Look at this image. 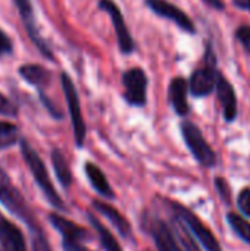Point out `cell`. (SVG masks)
Returning <instances> with one entry per match:
<instances>
[{"label":"cell","mask_w":250,"mask_h":251,"mask_svg":"<svg viewBox=\"0 0 250 251\" xmlns=\"http://www.w3.org/2000/svg\"><path fill=\"white\" fill-rule=\"evenodd\" d=\"M233 3H234L237 7H242V9H248V10H250V0H233Z\"/></svg>","instance_id":"cell-32"},{"label":"cell","mask_w":250,"mask_h":251,"mask_svg":"<svg viewBox=\"0 0 250 251\" xmlns=\"http://www.w3.org/2000/svg\"><path fill=\"white\" fill-rule=\"evenodd\" d=\"M0 115H4V116L18 115V107L9 99H6L1 93H0Z\"/></svg>","instance_id":"cell-26"},{"label":"cell","mask_w":250,"mask_h":251,"mask_svg":"<svg viewBox=\"0 0 250 251\" xmlns=\"http://www.w3.org/2000/svg\"><path fill=\"white\" fill-rule=\"evenodd\" d=\"M52 165H53L59 184L62 185V188L68 190L72 184V172H71V168L68 165L65 154L59 149H53L52 151Z\"/></svg>","instance_id":"cell-20"},{"label":"cell","mask_w":250,"mask_h":251,"mask_svg":"<svg viewBox=\"0 0 250 251\" xmlns=\"http://www.w3.org/2000/svg\"><path fill=\"white\" fill-rule=\"evenodd\" d=\"M60 84H62L63 94H65L66 104H68V110H69V115H71L75 144H77L78 149H81L84 146V140H85V124H84V118H83V113H81L78 93H77V88H75L72 79L66 74L60 75Z\"/></svg>","instance_id":"cell-5"},{"label":"cell","mask_w":250,"mask_h":251,"mask_svg":"<svg viewBox=\"0 0 250 251\" xmlns=\"http://www.w3.org/2000/svg\"><path fill=\"white\" fill-rule=\"evenodd\" d=\"M146 4L152 9L153 13L175 22L181 29L192 32V34L196 31L193 21L181 9H178L175 4H172L167 0H146Z\"/></svg>","instance_id":"cell-10"},{"label":"cell","mask_w":250,"mask_h":251,"mask_svg":"<svg viewBox=\"0 0 250 251\" xmlns=\"http://www.w3.org/2000/svg\"><path fill=\"white\" fill-rule=\"evenodd\" d=\"M19 143V129L15 124L0 121V150H6Z\"/></svg>","instance_id":"cell-23"},{"label":"cell","mask_w":250,"mask_h":251,"mask_svg":"<svg viewBox=\"0 0 250 251\" xmlns=\"http://www.w3.org/2000/svg\"><path fill=\"white\" fill-rule=\"evenodd\" d=\"M15 6L18 7V12L21 15V19L24 22V26L28 32V37L32 40V43L37 46V49L40 50V53L43 56H46L49 60H53V53L50 51V49L47 47L46 41L43 40V37L40 35V31L37 28V22H35V16H34V9L29 0H13Z\"/></svg>","instance_id":"cell-9"},{"label":"cell","mask_w":250,"mask_h":251,"mask_svg":"<svg viewBox=\"0 0 250 251\" xmlns=\"http://www.w3.org/2000/svg\"><path fill=\"white\" fill-rule=\"evenodd\" d=\"M40 99H41V101H43V104L46 106V109L49 110V113L55 118V119H62V116H63V113H62V110H59L56 106H55V103L52 101V100H49L47 97H46V94L43 93V91H40Z\"/></svg>","instance_id":"cell-27"},{"label":"cell","mask_w":250,"mask_h":251,"mask_svg":"<svg viewBox=\"0 0 250 251\" xmlns=\"http://www.w3.org/2000/svg\"><path fill=\"white\" fill-rule=\"evenodd\" d=\"M0 251H28L22 231L0 212Z\"/></svg>","instance_id":"cell-11"},{"label":"cell","mask_w":250,"mask_h":251,"mask_svg":"<svg viewBox=\"0 0 250 251\" xmlns=\"http://www.w3.org/2000/svg\"><path fill=\"white\" fill-rule=\"evenodd\" d=\"M174 232L178 238V241L181 243V246L184 247L186 251H202V249L199 247L197 241L194 240L193 234L190 232V229L174 216Z\"/></svg>","instance_id":"cell-22"},{"label":"cell","mask_w":250,"mask_h":251,"mask_svg":"<svg viewBox=\"0 0 250 251\" xmlns=\"http://www.w3.org/2000/svg\"><path fill=\"white\" fill-rule=\"evenodd\" d=\"M0 203L16 218H19L28 228L31 235V249L32 251H53L47 235L40 225L34 210L29 207L21 191L12 184L9 175L0 166Z\"/></svg>","instance_id":"cell-1"},{"label":"cell","mask_w":250,"mask_h":251,"mask_svg":"<svg viewBox=\"0 0 250 251\" xmlns=\"http://www.w3.org/2000/svg\"><path fill=\"white\" fill-rule=\"evenodd\" d=\"M21 153H22V157H24V160H25V163H27L31 175L34 176L38 188L41 190L44 199L56 210L66 212L68 209L65 206V201L60 199V196L57 194L56 188L53 187L44 162L41 160V157L38 156V153L31 147V144L27 140H21Z\"/></svg>","instance_id":"cell-2"},{"label":"cell","mask_w":250,"mask_h":251,"mask_svg":"<svg viewBox=\"0 0 250 251\" xmlns=\"http://www.w3.org/2000/svg\"><path fill=\"white\" fill-rule=\"evenodd\" d=\"M236 37L237 40L243 44V47L246 49V51L250 53V26H240L237 31H236Z\"/></svg>","instance_id":"cell-28"},{"label":"cell","mask_w":250,"mask_h":251,"mask_svg":"<svg viewBox=\"0 0 250 251\" xmlns=\"http://www.w3.org/2000/svg\"><path fill=\"white\" fill-rule=\"evenodd\" d=\"M18 74L31 85L37 87L40 91H43V88L49 87L50 85V81H52V75L50 72L40 66V65H22L19 69H18Z\"/></svg>","instance_id":"cell-17"},{"label":"cell","mask_w":250,"mask_h":251,"mask_svg":"<svg viewBox=\"0 0 250 251\" xmlns=\"http://www.w3.org/2000/svg\"><path fill=\"white\" fill-rule=\"evenodd\" d=\"M171 209L174 212V216L177 219H180L193 234V237L197 240V243L202 244V247L205 251H222L220 241L217 240V237L212 234V231L187 207H184L183 204L178 203H171Z\"/></svg>","instance_id":"cell-3"},{"label":"cell","mask_w":250,"mask_h":251,"mask_svg":"<svg viewBox=\"0 0 250 251\" xmlns=\"http://www.w3.org/2000/svg\"><path fill=\"white\" fill-rule=\"evenodd\" d=\"M205 3H208L209 6H212L214 9H218V10H222L225 7L224 1L222 0H203Z\"/></svg>","instance_id":"cell-31"},{"label":"cell","mask_w":250,"mask_h":251,"mask_svg":"<svg viewBox=\"0 0 250 251\" xmlns=\"http://www.w3.org/2000/svg\"><path fill=\"white\" fill-rule=\"evenodd\" d=\"M91 204L100 215H103L112 224V226L118 231V234L122 238H131V235H133L131 224L127 221V218L119 210H116L115 207L109 206L108 203H103L99 200H93Z\"/></svg>","instance_id":"cell-15"},{"label":"cell","mask_w":250,"mask_h":251,"mask_svg":"<svg viewBox=\"0 0 250 251\" xmlns=\"http://www.w3.org/2000/svg\"><path fill=\"white\" fill-rule=\"evenodd\" d=\"M87 219L90 222V225L93 226V229L96 231L97 237H99V241H100V246L105 251H124L122 247L119 246L118 240L113 237V234L90 212H87Z\"/></svg>","instance_id":"cell-19"},{"label":"cell","mask_w":250,"mask_h":251,"mask_svg":"<svg viewBox=\"0 0 250 251\" xmlns=\"http://www.w3.org/2000/svg\"><path fill=\"white\" fill-rule=\"evenodd\" d=\"M99 7L103 9L111 16V19L113 22V28H115V32L118 37V46H119L121 53H124V54L133 53L134 51V40L125 25L124 16H122L119 7L112 0H100Z\"/></svg>","instance_id":"cell-8"},{"label":"cell","mask_w":250,"mask_h":251,"mask_svg":"<svg viewBox=\"0 0 250 251\" xmlns=\"http://www.w3.org/2000/svg\"><path fill=\"white\" fill-rule=\"evenodd\" d=\"M147 231L152 235L153 243L158 247V251H181L174 229L164 221H159V219L152 221Z\"/></svg>","instance_id":"cell-12"},{"label":"cell","mask_w":250,"mask_h":251,"mask_svg":"<svg viewBox=\"0 0 250 251\" xmlns=\"http://www.w3.org/2000/svg\"><path fill=\"white\" fill-rule=\"evenodd\" d=\"M84 172H85V176H87L90 185L93 187V190L97 194H100L102 197L109 199V200H115L116 199V196H115V193H113L108 178L105 176L103 171L97 165H94L91 162H87L84 165Z\"/></svg>","instance_id":"cell-16"},{"label":"cell","mask_w":250,"mask_h":251,"mask_svg":"<svg viewBox=\"0 0 250 251\" xmlns=\"http://www.w3.org/2000/svg\"><path fill=\"white\" fill-rule=\"evenodd\" d=\"M122 82H124V97L127 100L128 104L131 106H144L147 101V75L143 69L140 68H133L128 69L124 76H122Z\"/></svg>","instance_id":"cell-7"},{"label":"cell","mask_w":250,"mask_h":251,"mask_svg":"<svg viewBox=\"0 0 250 251\" xmlns=\"http://www.w3.org/2000/svg\"><path fill=\"white\" fill-rule=\"evenodd\" d=\"M237 206L245 218L250 219V188H243L237 196Z\"/></svg>","instance_id":"cell-25"},{"label":"cell","mask_w":250,"mask_h":251,"mask_svg":"<svg viewBox=\"0 0 250 251\" xmlns=\"http://www.w3.org/2000/svg\"><path fill=\"white\" fill-rule=\"evenodd\" d=\"M49 222L62 235V240L78 241V243L90 240V234L87 232V229H84L83 226L77 225L75 222L60 216L57 213H50L49 215Z\"/></svg>","instance_id":"cell-13"},{"label":"cell","mask_w":250,"mask_h":251,"mask_svg":"<svg viewBox=\"0 0 250 251\" xmlns=\"http://www.w3.org/2000/svg\"><path fill=\"white\" fill-rule=\"evenodd\" d=\"M220 74L217 72L215 66V54H212V50L208 49L206 51V66L202 69H197L193 72L189 88L190 93L194 97H206L212 93V90L217 87Z\"/></svg>","instance_id":"cell-6"},{"label":"cell","mask_w":250,"mask_h":251,"mask_svg":"<svg viewBox=\"0 0 250 251\" xmlns=\"http://www.w3.org/2000/svg\"><path fill=\"white\" fill-rule=\"evenodd\" d=\"M217 91H218V99H220L221 106H222L224 119L227 122H233L237 118V99H236V93H234L233 85L221 74L218 76Z\"/></svg>","instance_id":"cell-14"},{"label":"cell","mask_w":250,"mask_h":251,"mask_svg":"<svg viewBox=\"0 0 250 251\" xmlns=\"http://www.w3.org/2000/svg\"><path fill=\"white\" fill-rule=\"evenodd\" d=\"M227 222L231 226L233 232L246 244L250 246V222L249 219L234 213V212H228L227 213Z\"/></svg>","instance_id":"cell-21"},{"label":"cell","mask_w":250,"mask_h":251,"mask_svg":"<svg viewBox=\"0 0 250 251\" xmlns=\"http://www.w3.org/2000/svg\"><path fill=\"white\" fill-rule=\"evenodd\" d=\"M187 90H189V84L186 82L184 78H174L169 85V99L174 110L180 116H186L190 110L187 103Z\"/></svg>","instance_id":"cell-18"},{"label":"cell","mask_w":250,"mask_h":251,"mask_svg":"<svg viewBox=\"0 0 250 251\" xmlns=\"http://www.w3.org/2000/svg\"><path fill=\"white\" fill-rule=\"evenodd\" d=\"M181 134L184 143L197 163L203 168H214L217 165V154L205 140L202 131L193 122L184 121L181 124Z\"/></svg>","instance_id":"cell-4"},{"label":"cell","mask_w":250,"mask_h":251,"mask_svg":"<svg viewBox=\"0 0 250 251\" xmlns=\"http://www.w3.org/2000/svg\"><path fill=\"white\" fill-rule=\"evenodd\" d=\"M12 41L10 38L7 37V34H4L1 29H0V57L4 56V54H10L12 53Z\"/></svg>","instance_id":"cell-29"},{"label":"cell","mask_w":250,"mask_h":251,"mask_svg":"<svg viewBox=\"0 0 250 251\" xmlns=\"http://www.w3.org/2000/svg\"><path fill=\"white\" fill-rule=\"evenodd\" d=\"M214 184H215V188H217V191H218L221 200H222L227 206H230V204H231V188H230L228 182H227L224 178L217 176V178L214 179Z\"/></svg>","instance_id":"cell-24"},{"label":"cell","mask_w":250,"mask_h":251,"mask_svg":"<svg viewBox=\"0 0 250 251\" xmlns=\"http://www.w3.org/2000/svg\"><path fill=\"white\" fill-rule=\"evenodd\" d=\"M62 250L63 251H91L87 249L83 243L78 241H68V240H62Z\"/></svg>","instance_id":"cell-30"}]
</instances>
